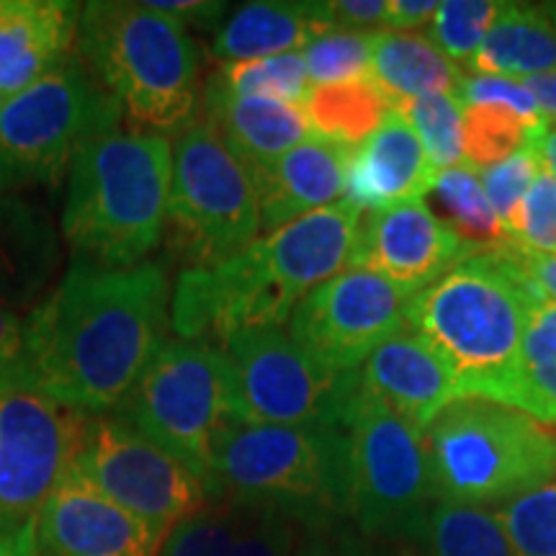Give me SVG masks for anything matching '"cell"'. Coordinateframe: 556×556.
I'll use <instances>...</instances> for the list:
<instances>
[{
  "label": "cell",
  "mask_w": 556,
  "mask_h": 556,
  "mask_svg": "<svg viewBox=\"0 0 556 556\" xmlns=\"http://www.w3.org/2000/svg\"><path fill=\"white\" fill-rule=\"evenodd\" d=\"M173 287L163 263L96 268L73 261L26 315L31 392L109 415L165 343Z\"/></svg>",
  "instance_id": "obj_1"
},
{
  "label": "cell",
  "mask_w": 556,
  "mask_h": 556,
  "mask_svg": "<svg viewBox=\"0 0 556 556\" xmlns=\"http://www.w3.org/2000/svg\"><path fill=\"white\" fill-rule=\"evenodd\" d=\"M361 212L348 201L289 222L208 268H184L170 296L180 340L222 345L245 330L283 328L296 304L351 268Z\"/></svg>",
  "instance_id": "obj_2"
},
{
  "label": "cell",
  "mask_w": 556,
  "mask_h": 556,
  "mask_svg": "<svg viewBox=\"0 0 556 556\" xmlns=\"http://www.w3.org/2000/svg\"><path fill=\"white\" fill-rule=\"evenodd\" d=\"M173 178V144L152 131L111 129L90 139L67 170L62 212L73 261L131 268L160 245Z\"/></svg>",
  "instance_id": "obj_3"
},
{
  "label": "cell",
  "mask_w": 556,
  "mask_h": 556,
  "mask_svg": "<svg viewBox=\"0 0 556 556\" xmlns=\"http://www.w3.org/2000/svg\"><path fill=\"white\" fill-rule=\"evenodd\" d=\"M78 52L124 119L168 137L197 122L199 47L148 3L93 0L80 9Z\"/></svg>",
  "instance_id": "obj_4"
},
{
  "label": "cell",
  "mask_w": 556,
  "mask_h": 556,
  "mask_svg": "<svg viewBox=\"0 0 556 556\" xmlns=\"http://www.w3.org/2000/svg\"><path fill=\"white\" fill-rule=\"evenodd\" d=\"M533 296L503 253H475L409 296L405 328L451 368L458 400H492L516 371Z\"/></svg>",
  "instance_id": "obj_5"
},
{
  "label": "cell",
  "mask_w": 556,
  "mask_h": 556,
  "mask_svg": "<svg viewBox=\"0 0 556 556\" xmlns=\"http://www.w3.org/2000/svg\"><path fill=\"white\" fill-rule=\"evenodd\" d=\"M206 492L242 505L281 507L304 531L343 523L351 518L345 430L235 422L214 446Z\"/></svg>",
  "instance_id": "obj_6"
},
{
  "label": "cell",
  "mask_w": 556,
  "mask_h": 556,
  "mask_svg": "<svg viewBox=\"0 0 556 556\" xmlns=\"http://www.w3.org/2000/svg\"><path fill=\"white\" fill-rule=\"evenodd\" d=\"M422 438L443 503L503 505L556 479V426L500 402L454 400Z\"/></svg>",
  "instance_id": "obj_7"
},
{
  "label": "cell",
  "mask_w": 556,
  "mask_h": 556,
  "mask_svg": "<svg viewBox=\"0 0 556 556\" xmlns=\"http://www.w3.org/2000/svg\"><path fill=\"white\" fill-rule=\"evenodd\" d=\"M111 415L208 482L214 446L240 420L232 366L219 345L165 340Z\"/></svg>",
  "instance_id": "obj_8"
},
{
  "label": "cell",
  "mask_w": 556,
  "mask_h": 556,
  "mask_svg": "<svg viewBox=\"0 0 556 556\" xmlns=\"http://www.w3.org/2000/svg\"><path fill=\"white\" fill-rule=\"evenodd\" d=\"M165 229L170 250L186 268L225 263L261 235L253 178L206 119L186 127L173 144Z\"/></svg>",
  "instance_id": "obj_9"
},
{
  "label": "cell",
  "mask_w": 556,
  "mask_h": 556,
  "mask_svg": "<svg viewBox=\"0 0 556 556\" xmlns=\"http://www.w3.org/2000/svg\"><path fill=\"white\" fill-rule=\"evenodd\" d=\"M122 119L83 60H62L0 103V176L5 186L58 184L90 139L119 129Z\"/></svg>",
  "instance_id": "obj_10"
},
{
  "label": "cell",
  "mask_w": 556,
  "mask_h": 556,
  "mask_svg": "<svg viewBox=\"0 0 556 556\" xmlns=\"http://www.w3.org/2000/svg\"><path fill=\"white\" fill-rule=\"evenodd\" d=\"M345 435L351 518L358 531L368 541L420 539L438 500L422 430L356 389Z\"/></svg>",
  "instance_id": "obj_11"
},
{
  "label": "cell",
  "mask_w": 556,
  "mask_h": 556,
  "mask_svg": "<svg viewBox=\"0 0 556 556\" xmlns=\"http://www.w3.org/2000/svg\"><path fill=\"white\" fill-rule=\"evenodd\" d=\"M232 366L238 413L250 426L343 428L356 400V371H332L283 328L238 332L219 345Z\"/></svg>",
  "instance_id": "obj_12"
},
{
  "label": "cell",
  "mask_w": 556,
  "mask_h": 556,
  "mask_svg": "<svg viewBox=\"0 0 556 556\" xmlns=\"http://www.w3.org/2000/svg\"><path fill=\"white\" fill-rule=\"evenodd\" d=\"M73 469L163 539L208 500L186 464L111 413L90 415Z\"/></svg>",
  "instance_id": "obj_13"
},
{
  "label": "cell",
  "mask_w": 556,
  "mask_h": 556,
  "mask_svg": "<svg viewBox=\"0 0 556 556\" xmlns=\"http://www.w3.org/2000/svg\"><path fill=\"white\" fill-rule=\"evenodd\" d=\"M90 415L45 394H0V531L37 520L80 454Z\"/></svg>",
  "instance_id": "obj_14"
},
{
  "label": "cell",
  "mask_w": 556,
  "mask_h": 556,
  "mask_svg": "<svg viewBox=\"0 0 556 556\" xmlns=\"http://www.w3.org/2000/svg\"><path fill=\"white\" fill-rule=\"evenodd\" d=\"M409 296L387 278L345 268L312 289L289 317V336L317 364L356 371L377 348L405 328Z\"/></svg>",
  "instance_id": "obj_15"
},
{
  "label": "cell",
  "mask_w": 556,
  "mask_h": 556,
  "mask_svg": "<svg viewBox=\"0 0 556 556\" xmlns=\"http://www.w3.org/2000/svg\"><path fill=\"white\" fill-rule=\"evenodd\" d=\"M475 255L443 225L426 199L361 214L351 268L371 270L407 296L428 289L456 263Z\"/></svg>",
  "instance_id": "obj_16"
},
{
  "label": "cell",
  "mask_w": 556,
  "mask_h": 556,
  "mask_svg": "<svg viewBox=\"0 0 556 556\" xmlns=\"http://www.w3.org/2000/svg\"><path fill=\"white\" fill-rule=\"evenodd\" d=\"M41 556H160L163 536L70 469L41 505Z\"/></svg>",
  "instance_id": "obj_17"
},
{
  "label": "cell",
  "mask_w": 556,
  "mask_h": 556,
  "mask_svg": "<svg viewBox=\"0 0 556 556\" xmlns=\"http://www.w3.org/2000/svg\"><path fill=\"white\" fill-rule=\"evenodd\" d=\"M358 394L377 400L426 430L443 407L458 400V384L451 368L409 328L387 338L358 366Z\"/></svg>",
  "instance_id": "obj_18"
},
{
  "label": "cell",
  "mask_w": 556,
  "mask_h": 556,
  "mask_svg": "<svg viewBox=\"0 0 556 556\" xmlns=\"http://www.w3.org/2000/svg\"><path fill=\"white\" fill-rule=\"evenodd\" d=\"M433 178L415 129L392 109L366 142L348 150L343 201L361 214L384 212L402 201L426 197Z\"/></svg>",
  "instance_id": "obj_19"
},
{
  "label": "cell",
  "mask_w": 556,
  "mask_h": 556,
  "mask_svg": "<svg viewBox=\"0 0 556 556\" xmlns=\"http://www.w3.org/2000/svg\"><path fill=\"white\" fill-rule=\"evenodd\" d=\"M80 9L70 0H0V103L70 58Z\"/></svg>",
  "instance_id": "obj_20"
},
{
  "label": "cell",
  "mask_w": 556,
  "mask_h": 556,
  "mask_svg": "<svg viewBox=\"0 0 556 556\" xmlns=\"http://www.w3.org/2000/svg\"><path fill=\"white\" fill-rule=\"evenodd\" d=\"M345 160L348 148L312 135L287 155L250 173L261 201V229L276 232L336 204L343 193Z\"/></svg>",
  "instance_id": "obj_21"
},
{
  "label": "cell",
  "mask_w": 556,
  "mask_h": 556,
  "mask_svg": "<svg viewBox=\"0 0 556 556\" xmlns=\"http://www.w3.org/2000/svg\"><path fill=\"white\" fill-rule=\"evenodd\" d=\"M204 109L208 127L217 131L248 173L274 163L312 137L307 116L299 106L240 96L217 75H212L204 88Z\"/></svg>",
  "instance_id": "obj_22"
},
{
  "label": "cell",
  "mask_w": 556,
  "mask_h": 556,
  "mask_svg": "<svg viewBox=\"0 0 556 556\" xmlns=\"http://www.w3.org/2000/svg\"><path fill=\"white\" fill-rule=\"evenodd\" d=\"M332 29L328 0H255L240 5L217 29L214 58L232 62L302 52L317 34Z\"/></svg>",
  "instance_id": "obj_23"
},
{
  "label": "cell",
  "mask_w": 556,
  "mask_h": 556,
  "mask_svg": "<svg viewBox=\"0 0 556 556\" xmlns=\"http://www.w3.org/2000/svg\"><path fill=\"white\" fill-rule=\"evenodd\" d=\"M60 261V240L50 217L31 201L0 197V304L37 307Z\"/></svg>",
  "instance_id": "obj_24"
},
{
  "label": "cell",
  "mask_w": 556,
  "mask_h": 556,
  "mask_svg": "<svg viewBox=\"0 0 556 556\" xmlns=\"http://www.w3.org/2000/svg\"><path fill=\"white\" fill-rule=\"evenodd\" d=\"M556 70V24L541 5L505 3L467 73L526 80Z\"/></svg>",
  "instance_id": "obj_25"
},
{
  "label": "cell",
  "mask_w": 556,
  "mask_h": 556,
  "mask_svg": "<svg viewBox=\"0 0 556 556\" xmlns=\"http://www.w3.org/2000/svg\"><path fill=\"white\" fill-rule=\"evenodd\" d=\"M371 80L394 103L433 93L456 96L464 73L426 34L379 31L371 47Z\"/></svg>",
  "instance_id": "obj_26"
},
{
  "label": "cell",
  "mask_w": 556,
  "mask_h": 556,
  "mask_svg": "<svg viewBox=\"0 0 556 556\" xmlns=\"http://www.w3.org/2000/svg\"><path fill=\"white\" fill-rule=\"evenodd\" d=\"M302 111L312 135L353 150L381 127L392 111V101L377 83L364 78L312 86Z\"/></svg>",
  "instance_id": "obj_27"
},
{
  "label": "cell",
  "mask_w": 556,
  "mask_h": 556,
  "mask_svg": "<svg viewBox=\"0 0 556 556\" xmlns=\"http://www.w3.org/2000/svg\"><path fill=\"white\" fill-rule=\"evenodd\" d=\"M446 225L471 253H500L513 245L510 232L486 199L479 170L469 165L435 173L430 191Z\"/></svg>",
  "instance_id": "obj_28"
},
{
  "label": "cell",
  "mask_w": 556,
  "mask_h": 556,
  "mask_svg": "<svg viewBox=\"0 0 556 556\" xmlns=\"http://www.w3.org/2000/svg\"><path fill=\"white\" fill-rule=\"evenodd\" d=\"M400 556H513L495 513L435 500L420 539Z\"/></svg>",
  "instance_id": "obj_29"
},
{
  "label": "cell",
  "mask_w": 556,
  "mask_h": 556,
  "mask_svg": "<svg viewBox=\"0 0 556 556\" xmlns=\"http://www.w3.org/2000/svg\"><path fill=\"white\" fill-rule=\"evenodd\" d=\"M546 127L548 122L533 124L500 103H469L464 106V165L475 170L492 168L531 148Z\"/></svg>",
  "instance_id": "obj_30"
},
{
  "label": "cell",
  "mask_w": 556,
  "mask_h": 556,
  "mask_svg": "<svg viewBox=\"0 0 556 556\" xmlns=\"http://www.w3.org/2000/svg\"><path fill=\"white\" fill-rule=\"evenodd\" d=\"M392 109L415 129L433 173L464 165V106L456 96H417Z\"/></svg>",
  "instance_id": "obj_31"
},
{
  "label": "cell",
  "mask_w": 556,
  "mask_h": 556,
  "mask_svg": "<svg viewBox=\"0 0 556 556\" xmlns=\"http://www.w3.org/2000/svg\"><path fill=\"white\" fill-rule=\"evenodd\" d=\"M214 75L240 96H258V99L281 101L299 109L304 106L312 90L307 62H304L302 52L232 62V65H222Z\"/></svg>",
  "instance_id": "obj_32"
},
{
  "label": "cell",
  "mask_w": 556,
  "mask_h": 556,
  "mask_svg": "<svg viewBox=\"0 0 556 556\" xmlns=\"http://www.w3.org/2000/svg\"><path fill=\"white\" fill-rule=\"evenodd\" d=\"M513 556H556V479L495 513Z\"/></svg>",
  "instance_id": "obj_33"
},
{
  "label": "cell",
  "mask_w": 556,
  "mask_h": 556,
  "mask_svg": "<svg viewBox=\"0 0 556 556\" xmlns=\"http://www.w3.org/2000/svg\"><path fill=\"white\" fill-rule=\"evenodd\" d=\"M503 9V0H446L438 5L426 37L454 65H469Z\"/></svg>",
  "instance_id": "obj_34"
},
{
  "label": "cell",
  "mask_w": 556,
  "mask_h": 556,
  "mask_svg": "<svg viewBox=\"0 0 556 556\" xmlns=\"http://www.w3.org/2000/svg\"><path fill=\"white\" fill-rule=\"evenodd\" d=\"M242 503L212 497L165 536L160 556H229Z\"/></svg>",
  "instance_id": "obj_35"
},
{
  "label": "cell",
  "mask_w": 556,
  "mask_h": 556,
  "mask_svg": "<svg viewBox=\"0 0 556 556\" xmlns=\"http://www.w3.org/2000/svg\"><path fill=\"white\" fill-rule=\"evenodd\" d=\"M374 34L332 29L317 34L302 50L312 86L371 78Z\"/></svg>",
  "instance_id": "obj_36"
},
{
  "label": "cell",
  "mask_w": 556,
  "mask_h": 556,
  "mask_svg": "<svg viewBox=\"0 0 556 556\" xmlns=\"http://www.w3.org/2000/svg\"><path fill=\"white\" fill-rule=\"evenodd\" d=\"M302 523L274 505H242L229 556H294Z\"/></svg>",
  "instance_id": "obj_37"
},
{
  "label": "cell",
  "mask_w": 556,
  "mask_h": 556,
  "mask_svg": "<svg viewBox=\"0 0 556 556\" xmlns=\"http://www.w3.org/2000/svg\"><path fill=\"white\" fill-rule=\"evenodd\" d=\"M507 232L520 248L556 253V180L544 163L513 214Z\"/></svg>",
  "instance_id": "obj_38"
},
{
  "label": "cell",
  "mask_w": 556,
  "mask_h": 556,
  "mask_svg": "<svg viewBox=\"0 0 556 556\" xmlns=\"http://www.w3.org/2000/svg\"><path fill=\"white\" fill-rule=\"evenodd\" d=\"M539 170L541 157L533 150V144L503 160V163L492 165V168L479 170L486 199H490V204L495 208V214L505 225V229L510 225L513 214H516V208L523 201L528 189H531L533 178L539 176Z\"/></svg>",
  "instance_id": "obj_39"
},
{
  "label": "cell",
  "mask_w": 556,
  "mask_h": 556,
  "mask_svg": "<svg viewBox=\"0 0 556 556\" xmlns=\"http://www.w3.org/2000/svg\"><path fill=\"white\" fill-rule=\"evenodd\" d=\"M495 402L556 426V366L516 368Z\"/></svg>",
  "instance_id": "obj_40"
},
{
  "label": "cell",
  "mask_w": 556,
  "mask_h": 556,
  "mask_svg": "<svg viewBox=\"0 0 556 556\" xmlns=\"http://www.w3.org/2000/svg\"><path fill=\"white\" fill-rule=\"evenodd\" d=\"M31 392L26 317L0 304V394Z\"/></svg>",
  "instance_id": "obj_41"
},
{
  "label": "cell",
  "mask_w": 556,
  "mask_h": 556,
  "mask_svg": "<svg viewBox=\"0 0 556 556\" xmlns=\"http://www.w3.org/2000/svg\"><path fill=\"white\" fill-rule=\"evenodd\" d=\"M456 99L462 101V106H469V103H500V106L518 111L523 119L533 124L546 122L533 96L528 93V88L520 80L495 78V75H464Z\"/></svg>",
  "instance_id": "obj_42"
},
{
  "label": "cell",
  "mask_w": 556,
  "mask_h": 556,
  "mask_svg": "<svg viewBox=\"0 0 556 556\" xmlns=\"http://www.w3.org/2000/svg\"><path fill=\"white\" fill-rule=\"evenodd\" d=\"M546 366H556V304L546 299H533L528 307L516 368Z\"/></svg>",
  "instance_id": "obj_43"
},
{
  "label": "cell",
  "mask_w": 556,
  "mask_h": 556,
  "mask_svg": "<svg viewBox=\"0 0 556 556\" xmlns=\"http://www.w3.org/2000/svg\"><path fill=\"white\" fill-rule=\"evenodd\" d=\"M500 253L528 289V294L556 304V253H539V250L520 248L516 242Z\"/></svg>",
  "instance_id": "obj_44"
},
{
  "label": "cell",
  "mask_w": 556,
  "mask_h": 556,
  "mask_svg": "<svg viewBox=\"0 0 556 556\" xmlns=\"http://www.w3.org/2000/svg\"><path fill=\"white\" fill-rule=\"evenodd\" d=\"M294 556H379L358 528L332 523L323 528H307L299 541Z\"/></svg>",
  "instance_id": "obj_45"
},
{
  "label": "cell",
  "mask_w": 556,
  "mask_h": 556,
  "mask_svg": "<svg viewBox=\"0 0 556 556\" xmlns=\"http://www.w3.org/2000/svg\"><path fill=\"white\" fill-rule=\"evenodd\" d=\"M332 26L358 34L384 31L387 0H328Z\"/></svg>",
  "instance_id": "obj_46"
},
{
  "label": "cell",
  "mask_w": 556,
  "mask_h": 556,
  "mask_svg": "<svg viewBox=\"0 0 556 556\" xmlns=\"http://www.w3.org/2000/svg\"><path fill=\"white\" fill-rule=\"evenodd\" d=\"M152 9L176 18L184 26H217V21L225 16V3H212V0H152Z\"/></svg>",
  "instance_id": "obj_47"
},
{
  "label": "cell",
  "mask_w": 556,
  "mask_h": 556,
  "mask_svg": "<svg viewBox=\"0 0 556 556\" xmlns=\"http://www.w3.org/2000/svg\"><path fill=\"white\" fill-rule=\"evenodd\" d=\"M438 5H441L438 0H387L384 31H413L417 26L433 21Z\"/></svg>",
  "instance_id": "obj_48"
},
{
  "label": "cell",
  "mask_w": 556,
  "mask_h": 556,
  "mask_svg": "<svg viewBox=\"0 0 556 556\" xmlns=\"http://www.w3.org/2000/svg\"><path fill=\"white\" fill-rule=\"evenodd\" d=\"M520 83H523V86L528 88V93L533 96L541 116L556 127V70L554 73L536 75V78H526Z\"/></svg>",
  "instance_id": "obj_49"
},
{
  "label": "cell",
  "mask_w": 556,
  "mask_h": 556,
  "mask_svg": "<svg viewBox=\"0 0 556 556\" xmlns=\"http://www.w3.org/2000/svg\"><path fill=\"white\" fill-rule=\"evenodd\" d=\"M0 556H39L37 523L18 531H0Z\"/></svg>",
  "instance_id": "obj_50"
},
{
  "label": "cell",
  "mask_w": 556,
  "mask_h": 556,
  "mask_svg": "<svg viewBox=\"0 0 556 556\" xmlns=\"http://www.w3.org/2000/svg\"><path fill=\"white\" fill-rule=\"evenodd\" d=\"M533 150L539 152L544 168L552 173L554 180H556V127H554V124H548V127L536 137V142H533Z\"/></svg>",
  "instance_id": "obj_51"
},
{
  "label": "cell",
  "mask_w": 556,
  "mask_h": 556,
  "mask_svg": "<svg viewBox=\"0 0 556 556\" xmlns=\"http://www.w3.org/2000/svg\"><path fill=\"white\" fill-rule=\"evenodd\" d=\"M541 9H544L548 13V18L556 24V3H541Z\"/></svg>",
  "instance_id": "obj_52"
},
{
  "label": "cell",
  "mask_w": 556,
  "mask_h": 556,
  "mask_svg": "<svg viewBox=\"0 0 556 556\" xmlns=\"http://www.w3.org/2000/svg\"><path fill=\"white\" fill-rule=\"evenodd\" d=\"M3 186H5V180H3V176H0V191H3Z\"/></svg>",
  "instance_id": "obj_53"
}]
</instances>
